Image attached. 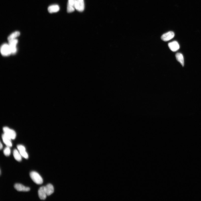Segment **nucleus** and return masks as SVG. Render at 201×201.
Returning <instances> with one entry per match:
<instances>
[{
	"label": "nucleus",
	"mask_w": 201,
	"mask_h": 201,
	"mask_svg": "<svg viewBox=\"0 0 201 201\" xmlns=\"http://www.w3.org/2000/svg\"><path fill=\"white\" fill-rule=\"evenodd\" d=\"M30 175L31 179L37 184L41 185L43 183L42 178L37 172L34 171L31 172Z\"/></svg>",
	"instance_id": "nucleus-1"
},
{
	"label": "nucleus",
	"mask_w": 201,
	"mask_h": 201,
	"mask_svg": "<svg viewBox=\"0 0 201 201\" xmlns=\"http://www.w3.org/2000/svg\"><path fill=\"white\" fill-rule=\"evenodd\" d=\"M1 52L3 56H8L11 54L10 48L9 44H4L1 48Z\"/></svg>",
	"instance_id": "nucleus-2"
},
{
	"label": "nucleus",
	"mask_w": 201,
	"mask_h": 201,
	"mask_svg": "<svg viewBox=\"0 0 201 201\" xmlns=\"http://www.w3.org/2000/svg\"><path fill=\"white\" fill-rule=\"evenodd\" d=\"M3 131L4 134L11 139H15L16 137V133L14 131L7 127H4Z\"/></svg>",
	"instance_id": "nucleus-3"
},
{
	"label": "nucleus",
	"mask_w": 201,
	"mask_h": 201,
	"mask_svg": "<svg viewBox=\"0 0 201 201\" xmlns=\"http://www.w3.org/2000/svg\"><path fill=\"white\" fill-rule=\"evenodd\" d=\"M175 34L173 32L169 31L163 34L161 37V38L164 41H167L173 38Z\"/></svg>",
	"instance_id": "nucleus-4"
},
{
	"label": "nucleus",
	"mask_w": 201,
	"mask_h": 201,
	"mask_svg": "<svg viewBox=\"0 0 201 201\" xmlns=\"http://www.w3.org/2000/svg\"><path fill=\"white\" fill-rule=\"evenodd\" d=\"M11 54H15L17 51L16 45L18 42V40L15 39L8 41Z\"/></svg>",
	"instance_id": "nucleus-5"
},
{
	"label": "nucleus",
	"mask_w": 201,
	"mask_h": 201,
	"mask_svg": "<svg viewBox=\"0 0 201 201\" xmlns=\"http://www.w3.org/2000/svg\"><path fill=\"white\" fill-rule=\"evenodd\" d=\"M76 0H68L67 6V11L68 13L73 12L75 9Z\"/></svg>",
	"instance_id": "nucleus-6"
},
{
	"label": "nucleus",
	"mask_w": 201,
	"mask_h": 201,
	"mask_svg": "<svg viewBox=\"0 0 201 201\" xmlns=\"http://www.w3.org/2000/svg\"><path fill=\"white\" fill-rule=\"evenodd\" d=\"M75 8L77 11L82 12L84 9V0H76Z\"/></svg>",
	"instance_id": "nucleus-7"
},
{
	"label": "nucleus",
	"mask_w": 201,
	"mask_h": 201,
	"mask_svg": "<svg viewBox=\"0 0 201 201\" xmlns=\"http://www.w3.org/2000/svg\"><path fill=\"white\" fill-rule=\"evenodd\" d=\"M38 194L40 199L44 200L46 198L47 195L45 191V186H42L39 188L38 191Z\"/></svg>",
	"instance_id": "nucleus-8"
},
{
	"label": "nucleus",
	"mask_w": 201,
	"mask_h": 201,
	"mask_svg": "<svg viewBox=\"0 0 201 201\" xmlns=\"http://www.w3.org/2000/svg\"><path fill=\"white\" fill-rule=\"evenodd\" d=\"M168 46L170 49L173 52L177 51L180 48V46L178 43L176 41L169 43L168 44Z\"/></svg>",
	"instance_id": "nucleus-9"
},
{
	"label": "nucleus",
	"mask_w": 201,
	"mask_h": 201,
	"mask_svg": "<svg viewBox=\"0 0 201 201\" xmlns=\"http://www.w3.org/2000/svg\"><path fill=\"white\" fill-rule=\"evenodd\" d=\"M14 187L18 191L28 192L30 190L29 188L26 187L20 184H16L14 185Z\"/></svg>",
	"instance_id": "nucleus-10"
},
{
	"label": "nucleus",
	"mask_w": 201,
	"mask_h": 201,
	"mask_svg": "<svg viewBox=\"0 0 201 201\" xmlns=\"http://www.w3.org/2000/svg\"><path fill=\"white\" fill-rule=\"evenodd\" d=\"M2 138L4 143L8 147H12V144L11 141V139L4 134L3 135Z\"/></svg>",
	"instance_id": "nucleus-11"
},
{
	"label": "nucleus",
	"mask_w": 201,
	"mask_h": 201,
	"mask_svg": "<svg viewBox=\"0 0 201 201\" xmlns=\"http://www.w3.org/2000/svg\"><path fill=\"white\" fill-rule=\"evenodd\" d=\"M45 188L47 196H49L53 193L54 192L53 186L50 184H49L45 186Z\"/></svg>",
	"instance_id": "nucleus-12"
},
{
	"label": "nucleus",
	"mask_w": 201,
	"mask_h": 201,
	"mask_svg": "<svg viewBox=\"0 0 201 201\" xmlns=\"http://www.w3.org/2000/svg\"><path fill=\"white\" fill-rule=\"evenodd\" d=\"M59 10V7L58 5H50L48 8V12L50 13L56 12Z\"/></svg>",
	"instance_id": "nucleus-13"
},
{
	"label": "nucleus",
	"mask_w": 201,
	"mask_h": 201,
	"mask_svg": "<svg viewBox=\"0 0 201 201\" xmlns=\"http://www.w3.org/2000/svg\"><path fill=\"white\" fill-rule=\"evenodd\" d=\"M176 57L177 61L180 63L182 67H183L184 65V60L182 54L180 53H177L176 54Z\"/></svg>",
	"instance_id": "nucleus-14"
},
{
	"label": "nucleus",
	"mask_w": 201,
	"mask_h": 201,
	"mask_svg": "<svg viewBox=\"0 0 201 201\" xmlns=\"http://www.w3.org/2000/svg\"><path fill=\"white\" fill-rule=\"evenodd\" d=\"M13 155L14 158L18 162H21L22 160L21 155L17 150H15L13 151Z\"/></svg>",
	"instance_id": "nucleus-15"
},
{
	"label": "nucleus",
	"mask_w": 201,
	"mask_h": 201,
	"mask_svg": "<svg viewBox=\"0 0 201 201\" xmlns=\"http://www.w3.org/2000/svg\"><path fill=\"white\" fill-rule=\"evenodd\" d=\"M20 33L19 31H16L11 34L8 37V41L14 39H16L17 37L19 36L20 35Z\"/></svg>",
	"instance_id": "nucleus-16"
},
{
	"label": "nucleus",
	"mask_w": 201,
	"mask_h": 201,
	"mask_svg": "<svg viewBox=\"0 0 201 201\" xmlns=\"http://www.w3.org/2000/svg\"><path fill=\"white\" fill-rule=\"evenodd\" d=\"M10 150L9 147H7L4 150V153L5 156H9L10 154Z\"/></svg>",
	"instance_id": "nucleus-17"
},
{
	"label": "nucleus",
	"mask_w": 201,
	"mask_h": 201,
	"mask_svg": "<svg viewBox=\"0 0 201 201\" xmlns=\"http://www.w3.org/2000/svg\"><path fill=\"white\" fill-rule=\"evenodd\" d=\"M19 153L22 157L26 159H28V154L25 151H19Z\"/></svg>",
	"instance_id": "nucleus-18"
},
{
	"label": "nucleus",
	"mask_w": 201,
	"mask_h": 201,
	"mask_svg": "<svg viewBox=\"0 0 201 201\" xmlns=\"http://www.w3.org/2000/svg\"><path fill=\"white\" fill-rule=\"evenodd\" d=\"M17 148L19 151H25V148L24 146L22 145H18L17 146Z\"/></svg>",
	"instance_id": "nucleus-19"
},
{
	"label": "nucleus",
	"mask_w": 201,
	"mask_h": 201,
	"mask_svg": "<svg viewBox=\"0 0 201 201\" xmlns=\"http://www.w3.org/2000/svg\"><path fill=\"white\" fill-rule=\"evenodd\" d=\"M1 145L0 146V148H1V150L3 148V145L1 142V145Z\"/></svg>",
	"instance_id": "nucleus-20"
}]
</instances>
